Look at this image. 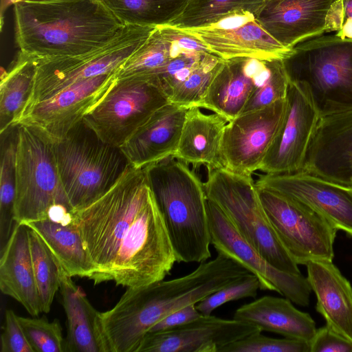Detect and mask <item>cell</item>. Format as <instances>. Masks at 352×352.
Instances as JSON below:
<instances>
[{
    "instance_id": "cell-35",
    "label": "cell",
    "mask_w": 352,
    "mask_h": 352,
    "mask_svg": "<svg viewBox=\"0 0 352 352\" xmlns=\"http://www.w3.org/2000/svg\"><path fill=\"white\" fill-rule=\"evenodd\" d=\"M225 60L209 53L183 82L168 94L171 103L186 107H198Z\"/></svg>"
},
{
    "instance_id": "cell-34",
    "label": "cell",
    "mask_w": 352,
    "mask_h": 352,
    "mask_svg": "<svg viewBox=\"0 0 352 352\" xmlns=\"http://www.w3.org/2000/svg\"><path fill=\"white\" fill-rule=\"evenodd\" d=\"M29 228L32 262L41 312L50 311L60 288L61 266L41 237Z\"/></svg>"
},
{
    "instance_id": "cell-16",
    "label": "cell",
    "mask_w": 352,
    "mask_h": 352,
    "mask_svg": "<svg viewBox=\"0 0 352 352\" xmlns=\"http://www.w3.org/2000/svg\"><path fill=\"white\" fill-rule=\"evenodd\" d=\"M256 187L276 192L309 207L337 230L352 236V186L333 182L312 173L261 175Z\"/></svg>"
},
{
    "instance_id": "cell-22",
    "label": "cell",
    "mask_w": 352,
    "mask_h": 352,
    "mask_svg": "<svg viewBox=\"0 0 352 352\" xmlns=\"http://www.w3.org/2000/svg\"><path fill=\"white\" fill-rule=\"evenodd\" d=\"M188 108L168 103L157 110L120 147L131 165L144 168L176 153Z\"/></svg>"
},
{
    "instance_id": "cell-6",
    "label": "cell",
    "mask_w": 352,
    "mask_h": 352,
    "mask_svg": "<svg viewBox=\"0 0 352 352\" xmlns=\"http://www.w3.org/2000/svg\"><path fill=\"white\" fill-rule=\"evenodd\" d=\"M289 80L307 88L321 116L352 109V40L321 35L283 60Z\"/></svg>"
},
{
    "instance_id": "cell-41",
    "label": "cell",
    "mask_w": 352,
    "mask_h": 352,
    "mask_svg": "<svg viewBox=\"0 0 352 352\" xmlns=\"http://www.w3.org/2000/svg\"><path fill=\"white\" fill-rule=\"evenodd\" d=\"M309 344L310 352H352V342L327 324L316 330Z\"/></svg>"
},
{
    "instance_id": "cell-23",
    "label": "cell",
    "mask_w": 352,
    "mask_h": 352,
    "mask_svg": "<svg viewBox=\"0 0 352 352\" xmlns=\"http://www.w3.org/2000/svg\"><path fill=\"white\" fill-rule=\"evenodd\" d=\"M1 292L21 304L32 316L41 313L32 262L29 228L15 223L12 232L0 251Z\"/></svg>"
},
{
    "instance_id": "cell-12",
    "label": "cell",
    "mask_w": 352,
    "mask_h": 352,
    "mask_svg": "<svg viewBox=\"0 0 352 352\" xmlns=\"http://www.w3.org/2000/svg\"><path fill=\"white\" fill-rule=\"evenodd\" d=\"M207 211L211 244L217 252L231 258L256 275L260 282V289L276 292L300 306L309 305L312 289L307 278L272 265L241 236L221 209L209 199Z\"/></svg>"
},
{
    "instance_id": "cell-39",
    "label": "cell",
    "mask_w": 352,
    "mask_h": 352,
    "mask_svg": "<svg viewBox=\"0 0 352 352\" xmlns=\"http://www.w3.org/2000/svg\"><path fill=\"white\" fill-rule=\"evenodd\" d=\"M260 288L258 277L251 273L207 296L196 304V307L202 315L209 316L230 301L256 297Z\"/></svg>"
},
{
    "instance_id": "cell-29",
    "label": "cell",
    "mask_w": 352,
    "mask_h": 352,
    "mask_svg": "<svg viewBox=\"0 0 352 352\" xmlns=\"http://www.w3.org/2000/svg\"><path fill=\"white\" fill-rule=\"evenodd\" d=\"M38 57L20 52L13 67L1 76L0 134L16 122L31 96Z\"/></svg>"
},
{
    "instance_id": "cell-46",
    "label": "cell",
    "mask_w": 352,
    "mask_h": 352,
    "mask_svg": "<svg viewBox=\"0 0 352 352\" xmlns=\"http://www.w3.org/2000/svg\"><path fill=\"white\" fill-rule=\"evenodd\" d=\"M175 1H184L185 0H175Z\"/></svg>"
},
{
    "instance_id": "cell-36",
    "label": "cell",
    "mask_w": 352,
    "mask_h": 352,
    "mask_svg": "<svg viewBox=\"0 0 352 352\" xmlns=\"http://www.w3.org/2000/svg\"><path fill=\"white\" fill-rule=\"evenodd\" d=\"M268 65L267 76L255 89L241 113L264 108L286 98L289 79L283 60L268 61Z\"/></svg>"
},
{
    "instance_id": "cell-40",
    "label": "cell",
    "mask_w": 352,
    "mask_h": 352,
    "mask_svg": "<svg viewBox=\"0 0 352 352\" xmlns=\"http://www.w3.org/2000/svg\"><path fill=\"white\" fill-rule=\"evenodd\" d=\"M13 310L5 311V324L1 336V352H34Z\"/></svg>"
},
{
    "instance_id": "cell-5",
    "label": "cell",
    "mask_w": 352,
    "mask_h": 352,
    "mask_svg": "<svg viewBox=\"0 0 352 352\" xmlns=\"http://www.w3.org/2000/svg\"><path fill=\"white\" fill-rule=\"evenodd\" d=\"M250 274L242 265L218 252L214 259L200 263L185 276L132 288L125 300L126 319L136 332L146 334L170 313L188 305L197 304Z\"/></svg>"
},
{
    "instance_id": "cell-21",
    "label": "cell",
    "mask_w": 352,
    "mask_h": 352,
    "mask_svg": "<svg viewBox=\"0 0 352 352\" xmlns=\"http://www.w3.org/2000/svg\"><path fill=\"white\" fill-rule=\"evenodd\" d=\"M269 72L268 61L253 58L225 60L199 104L230 122L243 111Z\"/></svg>"
},
{
    "instance_id": "cell-30",
    "label": "cell",
    "mask_w": 352,
    "mask_h": 352,
    "mask_svg": "<svg viewBox=\"0 0 352 352\" xmlns=\"http://www.w3.org/2000/svg\"><path fill=\"white\" fill-rule=\"evenodd\" d=\"M179 44L173 30L157 25L138 49L118 69L117 78L156 76L170 60Z\"/></svg>"
},
{
    "instance_id": "cell-17",
    "label": "cell",
    "mask_w": 352,
    "mask_h": 352,
    "mask_svg": "<svg viewBox=\"0 0 352 352\" xmlns=\"http://www.w3.org/2000/svg\"><path fill=\"white\" fill-rule=\"evenodd\" d=\"M261 331L236 319L202 315L177 329L147 333L135 352H219L223 346Z\"/></svg>"
},
{
    "instance_id": "cell-14",
    "label": "cell",
    "mask_w": 352,
    "mask_h": 352,
    "mask_svg": "<svg viewBox=\"0 0 352 352\" xmlns=\"http://www.w3.org/2000/svg\"><path fill=\"white\" fill-rule=\"evenodd\" d=\"M116 72L80 80L31 104L16 125L39 129L52 142L61 139L106 96L117 80Z\"/></svg>"
},
{
    "instance_id": "cell-7",
    "label": "cell",
    "mask_w": 352,
    "mask_h": 352,
    "mask_svg": "<svg viewBox=\"0 0 352 352\" xmlns=\"http://www.w3.org/2000/svg\"><path fill=\"white\" fill-rule=\"evenodd\" d=\"M204 188L207 199L221 209L241 236L272 265L289 274H300L298 264L273 229L252 176L223 167L208 169Z\"/></svg>"
},
{
    "instance_id": "cell-44",
    "label": "cell",
    "mask_w": 352,
    "mask_h": 352,
    "mask_svg": "<svg viewBox=\"0 0 352 352\" xmlns=\"http://www.w3.org/2000/svg\"><path fill=\"white\" fill-rule=\"evenodd\" d=\"M342 5L344 22L348 18L352 19V0H340Z\"/></svg>"
},
{
    "instance_id": "cell-42",
    "label": "cell",
    "mask_w": 352,
    "mask_h": 352,
    "mask_svg": "<svg viewBox=\"0 0 352 352\" xmlns=\"http://www.w3.org/2000/svg\"><path fill=\"white\" fill-rule=\"evenodd\" d=\"M201 316L196 304H190L164 316L152 326L148 333L170 331L191 322Z\"/></svg>"
},
{
    "instance_id": "cell-2",
    "label": "cell",
    "mask_w": 352,
    "mask_h": 352,
    "mask_svg": "<svg viewBox=\"0 0 352 352\" xmlns=\"http://www.w3.org/2000/svg\"><path fill=\"white\" fill-rule=\"evenodd\" d=\"M177 262L202 263L211 244L204 183L174 157L144 167Z\"/></svg>"
},
{
    "instance_id": "cell-37",
    "label": "cell",
    "mask_w": 352,
    "mask_h": 352,
    "mask_svg": "<svg viewBox=\"0 0 352 352\" xmlns=\"http://www.w3.org/2000/svg\"><path fill=\"white\" fill-rule=\"evenodd\" d=\"M18 320L34 352H63L65 341L57 320L49 322L45 317L17 316Z\"/></svg>"
},
{
    "instance_id": "cell-32",
    "label": "cell",
    "mask_w": 352,
    "mask_h": 352,
    "mask_svg": "<svg viewBox=\"0 0 352 352\" xmlns=\"http://www.w3.org/2000/svg\"><path fill=\"white\" fill-rule=\"evenodd\" d=\"M267 1L185 0L164 24L180 28L204 26L239 10L251 12L256 16Z\"/></svg>"
},
{
    "instance_id": "cell-4",
    "label": "cell",
    "mask_w": 352,
    "mask_h": 352,
    "mask_svg": "<svg viewBox=\"0 0 352 352\" xmlns=\"http://www.w3.org/2000/svg\"><path fill=\"white\" fill-rule=\"evenodd\" d=\"M53 146L62 186L73 210L106 193L131 166L120 147L102 140L84 118L53 142Z\"/></svg>"
},
{
    "instance_id": "cell-25",
    "label": "cell",
    "mask_w": 352,
    "mask_h": 352,
    "mask_svg": "<svg viewBox=\"0 0 352 352\" xmlns=\"http://www.w3.org/2000/svg\"><path fill=\"white\" fill-rule=\"evenodd\" d=\"M61 267L60 292L67 319L65 351L111 352L100 317L83 290Z\"/></svg>"
},
{
    "instance_id": "cell-19",
    "label": "cell",
    "mask_w": 352,
    "mask_h": 352,
    "mask_svg": "<svg viewBox=\"0 0 352 352\" xmlns=\"http://www.w3.org/2000/svg\"><path fill=\"white\" fill-rule=\"evenodd\" d=\"M169 26L196 38L210 53L224 60L238 58H253L265 61L284 60L292 50L272 36L256 18L229 29Z\"/></svg>"
},
{
    "instance_id": "cell-24",
    "label": "cell",
    "mask_w": 352,
    "mask_h": 352,
    "mask_svg": "<svg viewBox=\"0 0 352 352\" xmlns=\"http://www.w3.org/2000/svg\"><path fill=\"white\" fill-rule=\"evenodd\" d=\"M307 279L316 298V310L331 329L352 342V287L332 261L307 265Z\"/></svg>"
},
{
    "instance_id": "cell-20",
    "label": "cell",
    "mask_w": 352,
    "mask_h": 352,
    "mask_svg": "<svg viewBox=\"0 0 352 352\" xmlns=\"http://www.w3.org/2000/svg\"><path fill=\"white\" fill-rule=\"evenodd\" d=\"M334 0H267L256 16L277 41L292 49L325 33L326 17Z\"/></svg>"
},
{
    "instance_id": "cell-10",
    "label": "cell",
    "mask_w": 352,
    "mask_h": 352,
    "mask_svg": "<svg viewBox=\"0 0 352 352\" xmlns=\"http://www.w3.org/2000/svg\"><path fill=\"white\" fill-rule=\"evenodd\" d=\"M170 102L155 76L117 78L84 119L102 140L121 147L157 110Z\"/></svg>"
},
{
    "instance_id": "cell-38",
    "label": "cell",
    "mask_w": 352,
    "mask_h": 352,
    "mask_svg": "<svg viewBox=\"0 0 352 352\" xmlns=\"http://www.w3.org/2000/svg\"><path fill=\"white\" fill-rule=\"evenodd\" d=\"M219 352H310V344L298 339L268 337L259 331L222 346Z\"/></svg>"
},
{
    "instance_id": "cell-9",
    "label": "cell",
    "mask_w": 352,
    "mask_h": 352,
    "mask_svg": "<svg viewBox=\"0 0 352 352\" xmlns=\"http://www.w3.org/2000/svg\"><path fill=\"white\" fill-rule=\"evenodd\" d=\"M155 27L126 25L112 41L91 52L74 56L38 58L33 90L25 109L76 82L116 72Z\"/></svg>"
},
{
    "instance_id": "cell-18",
    "label": "cell",
    "mask_w": 352,
    "mask_h": 352,
    "mask_svg": "<svg viewBox=\"0 0 352 352\" xmlns=\"http://www.w3.org/2000/svg\"><path fill=\"white\" fill-rule=\"evenodd\" d=\"M302 171L352 186V109L321 116Z\"/></svg>"
},
{
    "instance_id": "cell-43",
    "label": "cell",
    "mask_w": 352,
    "mask_h": 352,
    "mask_svg": "<svg viewBox=\"0 0 352 352\" xmlns=\"http://www.w3.org/2000/svg\"><path fill=\"white\" fill-rule=\"evenodd\" d=\"M336 35L341 39L352 40V19H346Z\"/></svg>"
},
{
    "instance_id": "cell-31",
    "label": "cell",
    "mask_w": 352,
    "mask_h": 352,
    "mask_svg": "<svg viewBox=\"0 0 352 352\" xmlns=\"http://www.w3.org/2000/svg\"><path fill=\"white\" fill-rule=\"evenodd\" d=\"M18 125L1 133L0 166V251L12 232L16 190V154Z\"/></svg>"
},
{
    "instance_id": "cell-15",
    "label": "cell",
    "mask_w": 352,
    "mask_h": 352,
    "mask_svg": "<svg viewBox=\"0 0 352 352\" xmlns=\"http://www.w3.org/2000/svg\"><path fill=\"white\" fill-rule=\"evenodd\" d=\"M285 108L286 100L283 99L228 122L221 146L223 168L248 176L258 170L280 129Z\"/></svg>"
},
{
    "instance_id": "cell-45",
    "label": "cell",
    "mask_w": 352,
    "mask_h": 352,
    "mask_svg": "<svg viewBox=\"0 0 352 352\" xmlns=\"http://www.w3.org/2000/svg\"><path fill=\"white\" fill-rule=\"evenodd\" d=\"M60 1V0H10V1L14 4L17 2H32V3H43V2H52V1Z\"/></svg>"
},
{
    "instance_id": "cell-13",
    "label": "cell",
    "mask_w": 352,
    "mask_h": 352,
    "mask_svg": "<svg viewBox=\"0 0 352 352\" xmlns=\"http://www.w3.org/2000/svg\"><path fill=\"white\" fill-rule=\"evenodd\" d=\"M280 129L258 170L267 175L302 170L321 115L303 85L289 80Z\"/></svg>"
},
{
    "instance_id": "cell-33",
    "label": "cell",
    "mask_w": 352,
    "mask_h": 352,
    "mask_svg": "<svg viewBox=\"0 0 352 352\" xmlns=\"http://www.w3.org/2000/svg\"><path fill=\"white\" fill-rule=\"evenodd\" d=\"M124 25L165 23L184 1L175 0H100Z\"/></svg>"
},
{
    "instance_id": "cell-8",
    "label": "cell",
    "mask_w": 352,
    "mask_h": 352,
    "mask_svg": "<svg viewBox=\"0 0 352 352\" xmlns=\"http://www.w3.org/2000/svg\"><path fill=\"white\" fill-rule=\"evenodd\" d=\"M17 125L15 222L43 219L58 207L72 211L58 175L52 140L39 129Z\"/></svg>"
},
{
    "instance_id": "cell-26",
    "label": "cell",
    "mask_w": 352,
    "mask_h": 352,
    "mask_svg": "<svg viewBox=\"0 0 352 352\" xmlns=\"http://www.w3.org/2000/svg\"><path fill=\"white\" fill-rule=\"evenodd\" d=\"M24 224L41 237L69 276L93 280L96 267L85 248L72 211Z\"/></svg>"
},
{
    "instance_id": "cell-3",
    "label": "cell",
    "mask_w": 352,
    "mask_h": 352,
    "mask_svg": "<svg viewBox=\"0 0 352 352\" xmlns=\"http://www.w3.org/2000/svg\"><path fill=\"white\" fill-rule=\"evenodd\" d=\"M150 192L144 168L131 166L106 193L72 211L96 267L95 285L110 281L120 244Z\"/></svg>"
},
{
    "instance_id": "cell-27",
    "label": "cell",
    "mask_w": 352,
    "mask_h": 352,
    "mask_svg": "<svg viewBox=\"0 0 352 352\" xmlns=\"http://www.w3.org/2000/svg\"><path fill=\"white\" fill-rule=\"evenodd\" d=\"M228 120L217 113H205L199 107L188 108L177 150L173 156L193 166L222 168L221 146Z\"/></svg>"
},
{
    "instance_id": "cell-1",
    "label": "cell",
    "mask_w": 352,
    "mask_h": 352,
    "mask_svg": "<svg viewBox=\"0 0 352 352\" xmlns=\"http://www.w3.org/2000/svg\"><path fill=\"white\" fill-rule=\"evenodd\" d=\"M14 5L20 52L38 58L91 52L112 41L126 25L100 0L21 1Z\"/></svg>"
},
{
    "instance_id": "cell-28",
    "label": "cell",
    "mask_w": 352,
    "mask_h": 352,
    "mask_svg": "<svg viewBox=\"0 0 352 352\" xmlns=\"http://www.w3.org/2000/svg\"><path fill=\"white\" fill-rule=\"evenodd\" d=\"M233 318L253 324L261 331L309 342L317 330L310 315L297 309L287 298L263 296L239 307Z\"/></svg>"
},
{
    "instance_id": "cell-11",
    "label": "cell",
    "mask_w": 352,
    "mask_h": 352,
    "mask_svg": "<svg viewBox=\"0 0 352 352\" xmlns=\"http://www.w3.org/2000/svg\"><path fill=\"white\" fill-rule=\"evenodd\" d=\"M256 188L279 241L298 265L332 261L336 228L305 205L272 190Z\"/></svg>"
}]
</instances>
